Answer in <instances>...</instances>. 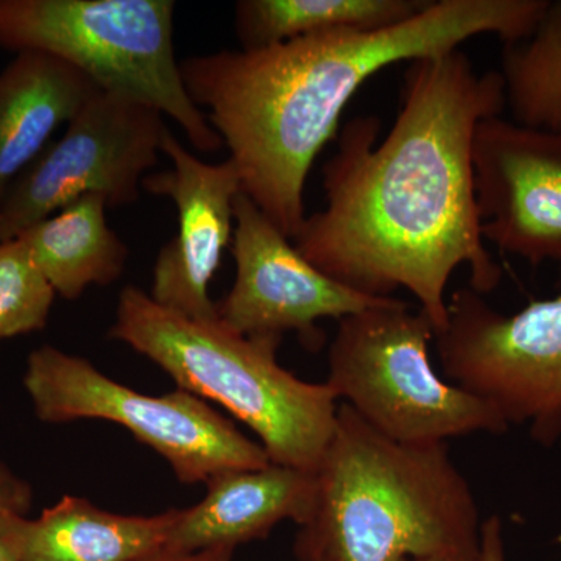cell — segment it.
I'll use <instances>...</instances> for the list:
<instances>
[{
  "label": "cell",
  "instance_id": "cell-6",
  "mask_svg": "<svg viewBox=\"0 0 561 561\" xmlns=\"http://www.w3.org/2000/svg\"><path fill=\"white\" fill-rule=\"evenodd\" d=\"M423 312L391 298L339 320L328 353L327 383L342 404L391 440L435 445L474 434H504L500 413L438 376Z\"/></svg>",
  "mask_w": 561,
  "mask_h": 561
},
{
  "label": "cell",
  "instance_id": "cell-11",
  "mask_svg": "<svg viewBox=\"0 0 561 561\" xmlns=\"http://www.w3.org/2000/svg\"><path fill=\"white\" fill-rule=\"evenodd\" d=\"M472 172L485 242L531 265L561 261V130L483 119Z\"/></svg>",
  "mask_w": 561,
  "mask_h": 561
},
{
  "label": "cell",
  "instance_id": "cell-16",
  "mask_svg": "<svg viewBox=\"0 0 561 561\" xmlns=\"http://www.w3.org/2000/svg\"><path fill=\"white\" fill-rule=\"evenodd\" d=\"M108 202L84 195L21 232L58 297L73 301L91 286H110L127 267V243L106 221Z\"/></svg>",
  "mask_w": 561,
  "mask_h": 561
},
{
  "label": "cell",
  "instance_id": "cell-20",
  "mask_svg": "<svg viewBox=\"0 0 561 561\" xmlns=\"http://www.w3.org/2000/svg\"><path fill=\"white\" fill-rule=\"evenodd\" d=\"M32 502L31 483L0 461V518L5 515L27 516Z\"/></svg>",
  "mask_w": 561,
  "mask_h": 561
},
{
  "label": "cell",
  "instance_id": "cell-14",
  "mask_svg": "<svg viewBox=\"0 0 561 561\" xmlns=\"http://www.w3.org/2000/svg\"><path fill=\"white\" fill-rule=\"evenodd\" d=\"M175 518L176 508L117 515L68 494L38 518L2 516L0 534L18 561H140L164 551Z\"/></svg>",
  "mask_w": 561,
  "mask_h": 561
},
{
  "label": "cell",
  "instance_id": "cell-1",
  "mask_svg": "<svg viewBox=\"0 0 561 561\" xmlns=\"http://www.w3.org/2000/svg\"><path fill=\"white\" fill-rule=\"evenodd\" d=\"M504 106L501 72L479 73L460 49L409 62L389 135L378 142L375 116L345 125L321 172L327 206L306 217L294 245L324 275L368 297L411 291L437 335L460 265L478 294L502 279L482 236L472 142L478 125Z\"/></svg>",
  "mask_w": 561,
  "mask_h": 561
},
{
  "label": "cell",
  "instance_id": "cell-17",
  "mask_svg": "<svg viewBox=\"0 0 561 561\" xmlns=\"http://www.w3.org/2000/svg\"><path fill=\"white\" fill-rule=\"evenodd\" d=\"M432 0H239L236 38L242 50L265 49L305 36L373 32L419 16Z\"/></svg>",
  "mask_w": 561,
  "mask_h": 561
},
{
  "label": "cell",
  "instance_id": "cell-24",
  "mask_svg": "<svg viewBox=\"0 0 561 561\" xmlns=\"http://www.w3.org/2000/svg\"><path fill=\"white\" fill-rule=\"evenodd\" d=\"M0 561H18L13 549L10 548L2 534H0Z\"/></svg>",
  "mask_w": 561,
  "mask_h": 561
},
{
  "label": "cell",
  "instance_id": "cell-12",
  "mask_svg": "<svg viewBox=\"0 0 561 561\" xmlns=\"http://www.w3.org/2000/svg\"><path fill=\"white\" fill-rule=\"evenodd\" d=\"M162 153L171 169L150 173L142 191L169 198L179 214L172 241L162 247L153 267L151 300L194 320H217L209 286L234 232L236 198L241 179L230 158L209 164L191 153L171 130Z\"/></svg>",
  "mask_w": 561,
  "mask_h": 561
},
{
  "label": "cell",
  "instance_id": "cell-19",
  "mask_svg": "<svg viewBox=\"0 0 561 561\" xmlns=\"http://www.w3.org/2000/svg\"><path fill=\"white\" fill-rule=\"evenodd\" d=\"M55 297L27 243L0 242V342L43 331Z\"/></svg>",
  "mask_w": 561,
  "mask_h": 561
},
{
  "label": "cell",
  "instance_id": "cell-9",
  "mask_svg": "<svg viewBox=\"0 0 561 561\" xmlns=\"http://www.w3.org/2000/svg\"><path fill=\"white\" fill-rule=\"evenodd\" d=\"M168 130L160 111L117 92L95 91L65 135L7 192L0 205V242L84 195H102L110 208L138 202Z\"/></svg>",
  "mask_w": 561,
  "mask_h": 561
},
{
  "label": "cell",
  "instance_id": "cell-8",
  "mask_svg": "<svg viewBox=\"0 0 561 561\" xmlns=\"http://www.w3.org/2000/svg\"><path fill=\"white\" fill-rule=\"evenodd\" d=\"M443 375L489 402L505 423L527 424L531 438L561 437V295L502 313L472 289L448 298L435 335Z\"/></svg>",
  "mask_w": 561,
  "mask_h": 561
},
{
  "label": "cell",
  "instance_id": "cell-21",
  "mask_svg": "<svg viewBox=\"0 0 561 561\" xmlns=\"http://www.w3.org/2000/svg\"><path fill=\"white\" fill-rule=\"evenodd\" d=\"M476 561H507L505 557L504 527L500 516H490L482 523L481 540Z\"/></svg>",
  "mask_w": 561,
  "mask_h": 561
},
{
  "label": "cell",
  "instance_id": "cell-18",
  "mask_svg": "<svg viewBox=\"0 0 561 561\" xmlns=\"http://www.w3.org/2000/svg\"><path fill=\"white\" fill-rule=\"evenodd\" d=\"M501 76L515 124L561 130V0L549 2L529 38L504 44Z\"/></svg>",
  "mask_w": 561,
  "mask_h": 561
},
{
  "label": "cell",
  "instance_id": "cell-4",
  "mask_svg": "<svg viewBox=\"0 0 561 561\" xmlns=\"http://www.w3.org/2000/svg\"><path fill=\"white\" fill-rule=\"evenodd\" d=\"M110 337L168 373L179 389L213 401L260 438L272 463L316 472L337 423V397L276 357L280 343L250 339L217 320H194L122 289Z\"/></svg>",
  "mask_w": 561,
  "mask_h": 561
},
{
  "label": "cell",
  "instance_id": "cell-3",
  "mask_svg": "<svg viewBox=\"0 0 561 561\" xmlns=\"http://www.w3.org/2000/svg\"><path fill=\"white\" fill-rule=\"evenodd\" d=\"M316 478L311 515L294 541L298 561H408L478 552V502L448 443L391 440L341 402Z\"/></svg>",
  "mask_w": 561,
  "mask_h": 561
},
{
  "label": "cell",
  "instance_id": "cell-23",
  "mask_svg": "<svg viewBox=\"0 0 561 561\" xmlns=\"http://www.w3.org/2000/svg\"><path fill=\"white\" fill-rule=\"evenodd\" d=\"M479 551V549H478ZM478 552L457 553V556L434 557V559L408 560V561H476Z\"/></svg>",
  "mask_w": 561,
  "mask_h": 561
},
{
  "label": "cell",
  "instance_id": "cell-2",
  "mask_svg": "<svg viewBox=\"0 0 561 561\" xmlns=\"http://www.w3.org/2000/svg\"><path fill=\"white\" fill-rule=\"evenodd\" d=\"M549 0H432L419 16L373 32L305 36L257 50L180 60L187 95L230 151L245 194L287 238L300 231L313 161L362 84L397 62L496 35L529 38Z\"/></svg>",
  "mask_w": 561,
  "mask_h": 561
},
{
  "label": "cell",
  "instance_id": "cell-7",
  "mask_svg": "<svg viewBox=\"0 0 561 561\" xmlns=\"http://www.w3.org/2000/svg\"><path fill=\"white\" fill-rule=\"evenodd\" d=\"M22 382L43 423L103 420L119 424L160 454L186 485L206 483L220 472L272 463L260 442L243 435L190 391L176 389L161 397L139 393L103 375L90 360L51 345L28 354Z\"/></svg>",
  "mask_w": 561,
  "mask_h": 561
},
{
  "label": "cell",
  "instance_id": "cell-15",
  "mask_svg": "<svg viewBox=\"0 0 561 561\" xmlns=\"http://www.w3.org/2000/svg\"><path fill=\"white\" fill-rule=\"evenodd\" d=\"M95 91L81 70L41 51L16 54L0 72V205Z\"/></svg>",
  "mask_w": 561,
  "mask_h": 561
},
{
  "label": "cell",
  "instance_id": "cell-10",
  "mask_svg": "<svg viewBox=\"0 0 561 561\" xmlns=\"http://www.w3.org/2000/svg\"><path fill=\"white\" fill-rule=\"evenodd\" d=\"M234 283L216 302L217 319L250 339L283 341L295 332L309 350H319V321L342 320L391 298L368 297L324 275L245 194L234 205Z\"/></svg>",
  "mask_w": 561,
  "mask_h": 561
},
{
  "label": "cell",
  "instance_id": "cell-13",
  "mask_svg": "<svg viewBox=\"0 0 561 561\" xmlns=\"http://www.w3.org/2000/svg\"><path fill=\"white\" fill-rule=\"evenodd\" d=\"M316 490V472L283 465L220 472L206 482L198 504L176 508L164 551H236L245 542L264 540L280 523L301 526L311 515Z\"/></svg>",
  "mask_w": 561,
  "mask_h": 561
},
{
  "label": "cell",
  "instance_id": "cell-22",
  "mask_svg": "<svg viewBox=\"0 0 561 561\" xmlns=\"http://www.w3.org/2000/svg\"><path fill=\"white\" fill-rule=\"evenodd\" d=\"M234 549H210L192 553H172L161 551L140 561H234Z\"/></svg>",
  "mask_w": 561,
  "mask_h": 561
},
{
  "label": "cell",
  "instance_id": "cell-5",
  "mask_svg": "<svg viewBox=\"0 0 561 561\" xmlns=\"http://www.w3.org/2000/svg\"><path fill=\"white\" fill-rule=\"evenodd\" d=\"M173 0H0V49L69 62L106 92L175 121L194 149L224 142L187 95L175 54Z\"/></svg>",
  "mask_w": 561,
  "mask_h": 561
}]
</instances>
